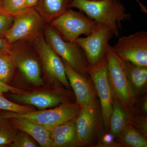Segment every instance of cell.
<instances>
[{
    "label": "cell",
    "mask_w": 147,
    "mask_h": 147,
    "mask_svg": "<svg viewBox=\"0 0 147 147\" xmlns=\"http://www.w3.org/2000/svg\"><path fill=\"white\" fill-rule=\"evenodd\" d=\"M137 2L139 4V5H140V7H141V10H144L145 8H146V7L143 5L140 2V1H139V0H136Z\"/></svg>",
    "instance_id": "cell-33"
},
{
    "label": "cell",
    "mask_w": 147,
    "mask_h": 147,
    "mask_svg": "<svg viewBox=\"0 0 147 147\" xmlns=\"http://www.w3.org/2000/svg\"><path fill=\"white\" fill-rule=\"evenodd\" d=\"M17 132L9 119L0 117V147L10 146Z\"/></svg>",
    "instance_id": "cell-22"
},
{
    "label": "cell",
    "mask_w": 147,
    "mask_h": 147,
    "mask_svg": "<svg viewBox=\"0 0 147 147\" xmlns=\"http://www.w3.org/2000/svg\"><path fill=\"white\" fill-rule=\"evenodd\" d=\"M76 118L50 131L52 147H71L81 145L76 129Z\"/></svg>",
    "instance_id": "cell-16"
},
{
    "label": "cell",
    "mask_w": 147,
    "mask_h": 147,
    "mask_svg": "<svg viewBox=\"0 0 147 147\" xmlns=\"http://www.w3.org/2000/svg\"><path fill=\"white\" fill-rule=\"evenodd\" d=\"M42 31L47 44L55 53L75 71L87 78L89 75L87 69L89 65L82 48L75 42L64 40L50 24H45Z\"/></svg>",
    "instance_id": "cell-3"
},
{
    "label": "cell",
    "mask_w": 147,
    "mask_h": 147,
    "mask_svg": "<svg viewBox=\"0 0 147 147\" xmlns=\"http://www.w3.org/2000/svg\"><path fill=\"white\" fill-rule=\"evenodd\" d=\"M31 42L47 78L59 82L67 88H69L70 85L66 76L62 61L47 44L42 30Z\"/></svg>",
    "instance_id": "cell-8"
},
{
    "label": "cell",
    "mask_w": 147,
    "mask_h": 147,
    "mask_svg": "<svg viewBox=\"0 0 147 147\" xmlns=\"http://www.w3.org/2000/svg\"><path fill=\"white\" fill-rule=\"evenodd\" d=\"M2 8L13 16L27 9L25 0H3Z\"/></svg>",
    "instance_id": "cell-24"
},
{
    "label": "cell",
    "mask_w": 147,
    "mask_h": 147,
    "mask_svg": "<svg viewBox=\"0 0 147 147\" xmlns=\"http://www.w3.org/2000/svg\"><path fill=\"white\" fill-rule=\"evenodd\" d=\"M45 24L35 8H27L14 16L13 25L4 37L11 45L22 40L31 41Z\"/></svg>",
    "instance_id": "cell-7"
},
{
    "label": "cell",
    "mask_w": 147,
    "mask_h": 147,
    "mask_svg": "<svg viewBox=\"0 0 147 147\" xmlns=\"http://www.w3.org/2000/svg\"><path fill=\"white\" fill-rule=\"evenodd\" d=\"M126 69L133 89H142L146 85L147 67L139 66L126 62Z\"/></svg>",
    "instance_id": "cell-20"
},
{
    "label": "cell",
    "mask_w": 147,
    "mask_h": 147,
    "mask_svg": "<svg viewBox=\"0 0 147 147\" xmlns=\"http://www.w3.org/2000/svg\"><path fill=\"white\" fill-rule=\"evenodd\" d=\"M126 110L118 101L113 98V110L110 116L109 131L114 137H118L128 124Z\"/></svg>",
    "instance_id": "cell-18"
},
{
    "label": "cell",
    "mask_w": 147,
    "mask_h": 147,
    "mask_svg": "<svg viewBox=\"0 0 147 147\" xmlns=\"http://www.w3.org/2000/svg\"><path fill=\"white\" fill-rule=\"evenodd\" d=\"M61 59L69 85L76 96V103L82 108H92L96 106L95 91L87 77L75 71Z\"/></svg>",
    "instance_id": "cell-12"
},
{
    "label": "cell",
    "mask_w": 147,
    "mask_h": 147,
    "mask_svg": "<svg viewBox=\"0 0 147 147\" xmlns=\"http://www.w3.org/2000/svg\"><path fill=\"white\" fill-rule=\"evenodd\" d=\"M39 0H25L26 8H35Z\"/></svg>",
    "instance_id": "cell-31"
},
{
    "label": "cell",
    "mask_w": 147,
    "mask_h": 147,
    "mask_svg": "<svg viewBox=\"0 0 147 147\" xmlns=\"http://www.w3.org/2000/svg\"><path fill=\"white\" fill-rule=\"evenodd\" d=\"M8 92H11L15 94H20L26 92L23 90L11 86L0 80V94L3 95V93Z\"/></svg>",
    "instance_id": "cell-27"
},
{
    "label": "cell",
    "mask_w": 147,
    "mask_h": 147,
    "mask_svg": "<svg viewBox=\"0 0 147 147\" xmlns=\"http://www.w3.org/2000/svg\"><path fill=\"white\" fill-rule=\"evenodd\" d=\"M15 69L14 59L10 50L1 51L0 80L8 84L13 77Z\"/></svg>",
    "instance_id": "cell-21"
},
{
    "label": "cell",
    "mask_w": 147,
    "mask_h": 147,
    "mask_svg": "<svg viewBox=\"0 0 147 147\" xmlns=\"http://www.w3.org/2000/svg\"><path fill=\"white\" fill-rule=\"evenodd\" d=\"M14 16L0 7V36L4 37L13 25Z\"/></svg>",
    "instance_id": "cell-26"
},
{
    "label": "cell",
    "mask_w": 147,
    "mask_h": 147,
    "mask_svg": "<svg viewBox=\"0 0 147 147\" xmlns=\"http://www.w3.org/2000/svg\"><path fill=\"white\" fill-rule=\"evenodd\" d=\"M82 107L77 103H62L59 106L50 110L32 111L23 114L7 112L0 113V117L7 118L11 116L28 119L44 127L50 131L56 127L75 118Z\"/></svg>",
    "instance_id": "cell-5"
},
{
    "label": "cell",
    "mask_w": 147,
    "mask_h": 147,
    "mask_svg": "<svg viewBox=\"0 0 147 147\" xmlns=\"http://www.w3.org/2000/svg\"><path fill=\"white\" fill-rule=\"evenodd\" d=\"M113 48L125 61L147 67V32L141 31L119 38Z\"/></svg>",
    "instance_id": "cell-11"
},
{
    "label": "cell",
    "mask_w": 147,
    "mask_h": 147,
    "mask_svg": "<svg viewBox=\"0 0 147 147\" xmlns=\"http://www.w3.org/2000/svg\"><path fill=\"white\" fill-rule=\"evenodd\" d=\"M8 119L18 130L25 132L34 139L42 147H52L50 132L44 127L28 119L11 116Z\"/></svg>",
    "instance_id": "cell-14"
},
{
    "label": "cell",
    "mask_w": 147,
    "mask_h": 147,
    "mask_svg": "<svg viewBox=\"0 0 147 147\" xmlns=\"http://www.w3.org/2000/svg\"><path fill=\"white\" fill-rule=\"evenodd\" d=\"M96 106L94 108H81L76 118V126L81 145L90 144L96 133L98 125Z\"/></svg>",
    "instance_id": "cell-13"
},
{
    "label": "cell",
    "mask_w": 147,
    "mask_h": 147,
    "mask_svg": "<svg viewBox=\"0 0 147 147\" xmlns=\"http://www.w3.org/2000/svg\"><path fill=\"white\" fill-rule=\"evenodd\" d=\"M142 110L145 112L147 113V100H145L142 106Z\"/></svg>",
    "instance_id": "cell-32"
},
{
    "label": "cell",
    "mask_w": 147,
    "mask_h": 147,
    "mask_svg": "<svg viewBox=\"0 0 147 147\" xmlns=\"http://www.w3.org/2000/svg\"><path fill=\"white\" fill-rule=\"evenodd\" d=\"M0 110H6L17 114H23L33 111L32 108L19 105L9 100L3 95L0 94Z\"/></svg>",
    "instance_id": "cell-23"
},
{
    "label": "cell",
    "mask_w": 147,
    "mask_h": 147,
    "mask_svg": "<svg viewBox=\"0 0 147 147\" xmlns=\"http://www.w3.org/2000/svg\"><path fill=\"white\" fill-rule=\"evenodd\" d=\"M15 69H17L24 80L36 86H42L41 64L38 55L31 41L22 40L11 45Z\"/></svg>",
    "instance_id": "cell-4"
},
{
    "label": "cell",
    "mask_w": 147,
    "mask_h": 147,
    "mask_svg": "<svg viewBox=\"0 0 147 147\" xmlns=\"http://www.w3.org/2000/svg\"><path fill=\"white\" fill-rule=\"evenodd\" d=\"M71 7L78 9L96 24L108 26L116 37L121 22L131 17L119 0H72Z\"/></svg>",
    "instance_id": "cell-1"
},
{
    "label": "cell",
    "mask_w": 147,
    "mask_h": 147,
    "mask_svg": "<svg viewBox=\"0 0 147 147\" xmlns=\"http://www.w3.org/2000/svg\"><path fill=\"white\" fill-rule=\"evenodd\" d=\"M118 137L120 142L127 146L147 147L146 139L131 124L127 125Z\"/></svg>",
    "instance_id": "cell-19"
},
{
    "label": "cell",
    "mask_w": 147,
    "mask_h": 147,
    "mask_svg": "<svg viewBox=\"0 0 147 147\" xmlns=\"http://www.w3.org/2000/svg\"><path fill=\"white\" fill-rule=\"evenodd\" d=\"M137 120L134 119V123H137V124H134L135 125L139 127V128L141 129V130L143 132L145 135H147V118L146 117H143L140 118H137Z\"/></svg>",
    "instance_id": "cell-28"
},
{
    "label": "cell",
    "mask_w": 147,
    "mask_h": 147,
    "mask_svg": "<svg viewBox=\"0 0 147 147\" xmlns=\"http://www.w3.org/2000/svg\"><path fill=\"white\" fill-rule=\"evenodd\" d=\"M72 0H39L35 9L45 23L50 24L69 9Z\"/></svg>",
    "instance_id": "cell-17"
},
{
    "label": "cell",
    "mask_w": 147,
    "mask_h": 147,
    "mask_svg": "<svg viewBox=\"0 0 147 147\" xmlns=\"http://www.w3.org/2000/svg\"><path fill=\"white\" fill-rule=\"evenodd\" d=\"M65 41L74 42L80 35L88 36L97 24L82 11L69 9L50 23Z\"/></svg>",
    "instance_id": "cell-6"
},
{
    "label": "cell",
    "mask_w": 147,
    "mask_h": 147,
    "mask_svg": "<svg viewBox=\"0 0 147 147\" xmlns=\"http://www.w3.org/2000/svg\"><path fill=\"white\" fill-rule=\"evenodd\" d=\"M11 45L4 37L0 36V52L10 50Z\"/></svg>",
    "instance_id": "cell-30"
},
{
    "label": "cell",
    "mask_w": 147,
    "mask_h": 147,
    "mask_svg": "<svg viewBox=\"0 0 147 147\" xmlns=\"http://www.w3.org/2000/svg\"><path fill=\"white\" fill-rule=\"evenodd\" d=\"M11 96L16 102L33 105L41 110L58 106L63 102V98L59 95L51 92H25L13 94Z\"/></svg>",
    "instance_id": "cell-15"
},
{
    "label": "cell",
    "mask_w": 147,
    "mask_h": 147,
    "mask_svg": "<svg viewBox=\"0 0 147 147\" xmlns=\"http://www.w3.org/2000/svg\"><path fill=\"white\" fill-rule=\"evenodd\" d=\"M11 147H36V143L29 135L23 131H18L15 138L9 146Z\"/></svg>",
    "instance_id": "cell-25"
},
{
    "label": "cell",
    "mask_w": 147,
    "mask_h": 147,
    "mask_svg": "<svg viewBox=\"0 0 147 147\" xmlns=\"http://www.w3.org/2000/svg\"><path fill=\"white\" fill-rule=\"evenodd\" d=\"M87 71L94 83L96 92L100 99L103 123L106 130L109 131L113 97L108 81L106 57L96 65H89Z\"/></svg>",
    "instance_id": "cell-10"
},
{
    "label": "cell",
    "mask_w": 147,
    "mask_h": 147,
    "mask_svg": "<svg viewBox=\"0 0 147 147\" xmlns=\"http://www.w3.org/2000/svg\"><path fill=\"white\" fill-rule=\"evenodd\" d=\"M106 58L108 81L113 98L118 101L127 111H131L134 107V92L127 75L126 62L110 45Z\"/></svg>",
    "instance_id": "cell-2"
},
{
    "label": "cell",
    "mask_w": 147,
    "mask_h": 147,
    "mask_svg": "<svg viewBox=\"0 0 147 147\" xmlns=\"http://www.w3.org/2000/svg\"><path fill=\"white\" fill-rule=\"evenodd\" d=\"M114 35L109 27L97 24L86 37H79L75 41L86 55L89 65L97 64L106 57L109 42Z\"/></svg>",
    "instance_id": "cell-9"
},
{
    "label": "cell",
    "mask_w": 147,
    "mask_h": 147,
    "mask_svg": "<svg viewBox=\"0 0 147 147\" xmlns=\"http://www.w3.org/2000/svg\"><path fill=\"white\" fill-rule=\"evenodd\" d=\"M113 137H114L113 135L111 134V136L110 135H106L102 137L101 143L102 146H117V144H115L113 141Z\"/></svg>",
    "instance_id": "cell-29"
},
{
    "label": "cell",
    "mask_w": 147,
    "mask_h": 147,
    "mask_svg": "<svg viewBox=\"0 0 147 147\" xmlns=\"http://www.w3.org/2000/svg\"><path fill=\"white\" fill-rule=\"evenodd\" d=\"M3 0H0V7H2V6Z\"/></svg>",
    "instance_id": "cell-34"
}]
</instances>
